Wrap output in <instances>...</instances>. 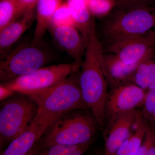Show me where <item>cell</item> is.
<instances>
[{
  "label": "cell",
  "instance_id": "cell-2",
  "mask_svg": "<svg viewBox=\"0 0 155 155\" xmlns=\"http://www.w3.org/2000/svg\"><path fill=\"white\" fill-rule=\"evenodd\" d=\"M77 72L42 93L28 96L37 106L35 121L48 127L67 112L88 109L82 97Z\"/></svg>",
  "mask_w": 155,
  "mask_h": 155
},
{
  "label": "cell",
  "instance_id": "cell-11",
  "mask_svg": "<svg viewBox=\"0 0 155 155\" xmlns=\"http://www.w3.org/2000/svg\"><path fill=\"white\" fill-rule=\"evenodd\" d=\"M140 63L134 65L126 64L116 55L104 51L102 57L101 66L108 85L112 88L129 82Z\"/></svg>",
  "mask_w": 155,
  "mask_h": 155
},
{
  "label": "cell",
  "instance_id": "cell-21",
  "mask_svg": "<svg viewBox=\"0 0 155 155\" xmlns=\"http://www.w3.org/2000/svg\"><path fill=\"white\" fill-rule=\"evenodd\" d=\"M154 54L147 57L139 64L129 82L134 84L139 87L147 91L148 89V69L151 59Z\"/></svg>",
  "mask_w": 155,
  "mask_h": 155
},
{
  "label": "cell",
  "instance_id": "cell-9",
  "mask_svg": "<svg viewBox=\"0 0 155 155\" xmlns=\"http://www.w3.org/2000/svg\"><path fill=\"white\" fill-rule=\"evenodd\" d=\"M155 29L145 34L112 43L105 52L114 54L125 64H136L155 54Z\"/></svg>",
  "mask_w": 155,
  "mask_h": 155
},
{
  "label": "cell",
  "instance_id": "cell-28",
  "mask_svg": "<svg viewBox=\"0 0 155 155\" xmlns=\"http://www.w3.org/2000/svg\"><path fill=\"white\" fill-rule=\"evenodd\" d=\"M15 93H16L14 92L10 89L1 84V86H0V100H1V101L7 99L10 97L12 96Z\"/></svg>",
  "mask_w": 155,
  "mask_h": 155
},
{
  "label": "cell",
  "instance_id": "cell-14",
  "mask_svg": "<svg viewBox=\"0 0 155 155\" xmlns=\"http://www.w3.org/2000/svg\"><path fill=\"white\" fill-rule=\"evenodd\" d=\"M48 128L46 125L33 119L24 131L12 140L0 154L29 155Z\"/></svg>",
  "mask_w": 155,
  "mask_h": 155
},
{
  "label": "cell",
  "instance_id": "cell-24",
  "mask_svg": "<svg viewBox=\"0 0 155 155\" xmlns=\"http://www.w3.org/2000/svg\"><path fill=\"white\" fill-rule=\"evenodd\" d=\"M136 155H155V130L147 127L144 139Z\"/></svg>",
  "mask_w": 155,
  "mask_h": 155
},
{
  "label": "cell",
  "instance_id": "cell-22",
  "mask_svg": "<svg viewBox=\"0 0 155 155\" xmlns=\"http://www.w3.org/2000/svg\"><path fill=\"white\" fill-rule=\"evenodd\" d=\"M141 111L148 127L155 130V88L147 91Z\"/></svg>",
  "mask_w": 155,
  "mask_h": 155
},
{
  "label": "cell",
  "instance_id": "cell-6",
  "mask_svg": "<svg viewBox=\"0 0 155 155\" xmlns=\"http://www.w3.org/2000/svg\"><path fill=\"white\" fill-rule=\"evenodd\" d=\"M76 64H61L43 67L29 74L2 82L1 84L15 93L27 96L48 90L78 71Z\"/></svg>",
  "mask_w": 155,
  "mask_h": 155
},
{
  "label": "cell",
  "instance_id": "cell-5",
  "mask_svg": "<svg viewBox=\"0 0 155 155\" xmlns=\"http://www.w3.org/2000/svg\"><path fill=\"white\" fill-rule=\"evenodd\" d=\"M0 110L1 153L33 121L37 106L31 98L16 93L2 101Z\"/></svg>",
  "mask_w": 155,
  "mask_h": 155
},
{
  "label": "cell",
  "instance_id": "cell-3",
  "mask_svg": "<svg viewBox=\"0 0 155 155\" xmlns=\"http://www.w3.org/2000/svg\"><path fill=\"white\" fill-rule=\"evenodd\" d=\"M99 127L96 119L88 109L69 111L48 127L34 147L87 143L92 141Z\"/></svg>",
  "mask_w": 155,
  "mask_h": 155
},
{
  "label": "cell",
  "instance_id": "cell-15",
  "mask_svg": "<svg viewBox=\"0 0 155 155\" xmlns=\"http://www.w3.org/2000/svg\"><path fill=\"white\" fill-rule=\"evenodd\" d=\"M64 0H38L35 7L36 26L34 34V45H38L48 30L55 12Z\"/></svg>",
  "mask_w": 155,
  "mask_h": 155
},
{
  "label": "cell",
  "instance_id": "cell-17",
  "mask_svg": "<svg viewBox=\"0 0 155 155\" xmlns=\"http://www.w3.org/2000/svg\"><path fill=\"white\" fill-rule=\"evenodd\" d=\"M147 127L141 111L137 110L129 135L116 155H136L144 139Z\"/></svg>",
  "mask_w": 155,
  "mask_h": 155
},
{
  "label": "cell",
  "instance_id": "cell-23",
  "mask_svg": "<svg viewBox=\"0 0 155 155\" xmlns=\"http://www.w3.org/2000/svg\"><path fill=\"white\" fill-rule=\"evenodd\" d=\"M50 26H75L74 19L65 0L55 12Z\"/></svg>",
  "mask_w": 155,
  "mask_h": 155
},
{
  "label": "cell",
  "instance_id": "cell-7",
  "mask_svg": "<svg viewBox=\"0 0 155 155\" xmlns=\"http://www.w3.org/2000/svg\"><path fill=\"white\" fill-rule=\"evenodd\" d=\"M49 60L46 53L38 45H22L10 50L1 58L0 81L5 82L37 70Z\"/></svg>",
  "mask_w": 155,
  "mask_h": 155
},
{
  "label": "cell",
  "instance_id": "cell-26",
  "mask_svg": "<svg viewBox=\"0 0 155 155\" xmlns=\"http://www.w3.org/2000/svg\"><path fill=\"white\" fill-rule=\"evenodd\" d=\"M155 88V60L153 57L151 59L148 69V89Z\"/></svg>",
  "mask_w": 155,
  "mask_h": 155
},
{
  "label": "cell",
  "instance_id": "cell-1",
  "mask_svg": "<svg viewBox=\"0 0 155 155\" xmlns=\"http://www.w3.org/2000/svg\"><path fill=\"white\" fill-rule=\"evenodd\" d=\"M104 49L95 31L89 39L79 73V83L84 101L96 119L99 127L104 129L105 107L107 83L103 72L101 59Z\"/></svg>",
  "mask_w": 155,
  "mask_h": 155
},
{
  "label": "cell",
  "instance_id": "cell-8",
  "mask_svg": "<svg viewBox=\"0 0 155 155\" xmlns=\"http://www.w3.org/2000/svg\"><path fill=\"white\" fill-rule=\"evenodd\" d=\"M147 91L134 84H122L108 92L105 107V132L123 114L142 107Z\"/></svg>",
  "mask_w": 155,
  "mask_h": 155
},
{
  "label": "cell",
  "instance_id": "cell-27",
  "mask_svg": "<svg viewBox=\"0 0 155 155\" xmlns=\"http://www.w3.org/2000/svg\"><path fill=\"white\" fill-rule=\"evenodd\" d=\"M38 0H17L21 13L29 9H35Z\"/></svg>",
  "mask_w": 155,
  "mask_h": 155
},
{
  "label": "cell",
  "instance_id": "cell-10",
  "mask_svg": "<svg viewBox=\"0 0 155 155\" xmlns=\"http://www.w3.org/2000/svg\"><path fill=\"white\" fill-rule=\"evenodd\" d=\"M48 30L58 46L69 54L80 68L87 41L76 26H50Z\"/></svg>",
  "mask_w": 155,
  "mask_h": 155
},
{
  "label": "cell",
  "instance_id": "cell-18",
  "mask_svg": "<svg viewBox=\"0 0 155 155\" xmlns=\"http://www.w3.org/2000/svg\"><path fill=\"white\" fill-rule=\"evenodd\" d=\"M92 141L78 144H58L45 147H34L29 155H81L88 149Z\"/></svg>",
  "mask_w": 155,
  "mask_h": 155
},
{
  "label": "cell",
  "instance_id": "cell-4",
  "mask_svg": "<svg viewBox=\"0 0 155 155\" xmlns=\"http://www.w3.org/2000/svg\"><path fill=\"white\" fill-rule=\"evenodd\" d=\"M155 29V4L115 8L103 19L101 33L108 45Z\"/></svg>",
  "mask_w": 155,
  "mask_h": 155
},
{
  "label": "cell",
  "instance_id": "cell-20",
  "mask_svg": "<svg viewBox=\"0 0 155 155\" xmlns=\"http://www.w3.org/2000/svg\"><path fill=\"white\" fill-rule=\"evenodd\" d=\"M87 8L94 18L104 19L116 7V0H87Z\"/></svg>",
  "mask_w": 155,
  "mask_h": 155
},
{
  "label": "cell",
  "instance_id": "cell-25",
  "mask_svg": "<svg viewBox=\"0 0 155 155\" xmlns=\"http://www.w3.org/2000/svg\"><path fill=\"white\" fill-rule=\"evenodd\" d=\"M116 8H127L135 6L155 4V0H116Z\"/></svg>",
  "mask_w": 155,
  "mask_h": 155
},
{
  "label": "cell",
  "instance_id": "cell-16",
  "mask_svg": "<svg viewBox=\"0 0 155 155\" xmlns=\"http://www.w3.org/2000/svg\"><path fill=\"white\" fill-rule=\"evenodd\" d=\"M75 21V26L88 42L96 31L94 18L91 14L87 0H65Z\"/></svg>",
  "mask_w": 155,
  "mask_h": 155
},
{
  "label": "cell",
  "instance_id": "cell-12",
  "mask_svg": "<svg viewBox=\"0 0 155 155\" xmlns=\"http://www.w3.org/2000/svg\"><path fill=\"white\" fill-rule=\"evenodd\" d=\"M35 19V9H29L0 30L1 58L8 52L12 46L31 26Z\"/></svg>",
  "mask_w": 155,
  "mask_h": 155
},
{
  "label": "cell",
  "instance_id": "cell-19",
  "mask_svg": "<svg viewBox=\"0 0 155 155\" xmlns=\"http://www.w3.org/2000/svg\"><path fill=\"white\" fill-rule=\"evenodd\" d=\"M22 14L17 0H1L0 30L5 28Z\"/></svg>",
  "mask_w": 155,
  "mask_h": 155
},
{
  "label": "cell",
  "instance_id": "cell-13",
  "mask_svg": "<svg viewBox=\"0 0 155 155\" xmlns=\"http://www.w3.org/2000/svg\"><path fill=\"white\" fill-rule=\"evenodd\" d=\"M137 111V109L119 116L105 132L106 155H116L117 151L129 135Z\"/></svg>",
  "mask_w": 155,
  "mask_h": 155
}]
</instances>
